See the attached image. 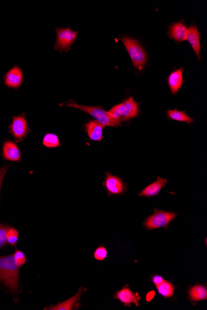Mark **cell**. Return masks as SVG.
Listing matches in <instances>:
<instances>
[{
  "label": "cell",
  "mask_w": 207,
  "mask_h": 310,
  "mask_svg": "<svg viewBox=\"0 0 207 310\" xmlns=\"http://www.w3.org/2000/svg\"><path fill=\"white\" fill-rule=\"evenodd\" d=\"M19 269L13 255L0 257V280L15 293L19 287Z\"/></svg>",
  "instance_id": "obj_1"
},
{
  "label": "cell",
  "mask_w": 207,
  "mask_h": 310,
  "mask_svg": "<svg viewBox=\"0 0 207 310\" xmlns=\"http://www.w3.org/2000/svg\"><path fill=\"white\" fill-rule=\"evenodd\" d=\"M64 105L68 106L70 107L79 109V110L85 111L88 113L92 117L96 119V121L101 124L104 127H121V122L117 121L112 118L108 111L104 110L100 107H89V106H85L77 104L74 102H68V103H64Z\"/></svg>",
  "instance_id": "obj_2"
},
{
  "label": "cell",
  "mask_w": 207,
  "mask_h": 310,
  "mask_svg": "<svg viewBox=\"0 0 207 310\" xmlns=\"http://www.w3.org/2000/svg\"><path fill=\"white\" fill-rule=\"evenodd\" d=\"M112 118L120 122L127 121L139 115L138 103L130 97L119 104L115 105L108 111Z\"/></svg>",
  "instance_id": "obj_3"
},
{
  "label": "cell",
  "mask_w": 207,
  "mask_h": 310,
  "mask_svg": "<svg viewBox=\"0 0 207 310\" xmlns=\"http://www.w3.org/2000/svg\"><path fill=\"white\" fill-rule=\"evenodd\" d=\"M121 39L133 66L139 70H142L146 65L147 55L141 44L135 39L130 37H123Z\"/></svg>",
  "instance_id": "obj_4"
},
{
  "label": "cell",
  "mask_w": 207,
  "mask_h": 310,
  "mask_svg": "<svg viewBox=\"0 0 207 310\" xmlns=\"http://www.w3.org/2000/svg\"><path fill=\"white\" fill-rule=\"evenodd\" d=\"M176 214L172 212L155 210V213L147 218L144 223L145 227L152 230L161 227H166L175 219Z\"/></svg>",
  "instance_id": "obj_5"
},
{
  "label": "cell",
  "mask_w": 207,
  "mask_h": 310,
  "mask_svg": "<svg viewBox=\"0 0 207 310\" xmlns=\"http://www.w3.org/2000/svg\"><path fill=\"white\" fill-rule=\"evenodd\" d=\"M78 34V31H74L71 28H57L55 49L60 50H68L76 40Z\"/></svg>",
  "instance_id": "obj_6"
},
{
  "label": "cell",
  "mask_w": 207,
  "mask_h": 310,
  "mask_svg": "<svg viewBox=\"0 0 207 310\" xmlns=\"http://www.w3.org/2000/svg\"><path fill=\"white\" fill-rule=\"evenodd\" d=\"M104 186L108 192L109 196L111 195H118L122 194L125 190V185L124 181L117 176H114L107 173L106 174Z\"/></svg>",
  "instance_id": "obj_7"
},
{
  "label": "cell",
  "mask_w": 207,
  "mask_h": 310,
  "mask_svg": "<svg viewBox=\"0 0 207 310\" xmlns=\"http://www.w3.org/2000/svg\"><path fill=\"white\" fill-rule=\"evenodd\" d=\"M10 132L18 140H22L27 132V121L23 116L13 117L10 126Z\"/></svg>",
  "instance_id": "obj_8"
},
{
  "label": "cell",
  "mask_w": 207,
  "mask_h": 310,
  "mask_svg": "<svg viewBox=\"0 0 207 310\" xmlns=\"http://www.w3.org/2000/svg\"><path fill=\"white\" fill-rule=\"evenodd\" d=\"M114 298L118 299L125 305L131 306V303L139 305V301L141 299L139 293H133L127 287H124L122 290L117 292L114 295Z\"/></svg>",
  "instance_id": "obj_9"
},
{
  "label": "cell",
  "mask_w": 207,
  "mask_h": 310,
  "mask_svg": "<svg viewBox=\"0 0 207 310\" xmlns=\"http://www.w3.org/2000/svg\"><path fill=\"white\" fill-rule=\"evenodd\" d=\"M23 82V74L20 68L15 66L10 69L5 76V84L10 88H18Z\"/></svg>",
  "instance_id": "obj_10"
},
{
  "label": "cell",
  "mask_w": 207,
  "mask_h": 310,
  "mask_svg": "<svg viewBox=\"0 0 207 310\" xmlns=\"http://www.w3.org/2000/svg\"><path fill=\"white\" fill-rule=\"evenodd\" d=\"M187 29L183 21L174 22L169 27L168 35L170 38L178 43L186 41Z\"/></svg>",
  "instance_id": "obj_11"
},
{
  "label": "cell",
  "mask_w": 207,
  "mask_h": 310,
  "mask_svg": "<svg viewBox=\"0 0 207 310\" xmlns=\"http://www.w3.org/2000/svg\"><path fill=\"white\" fill-rule=\"evenodd\" d=\"M186 40L191 45L193 50L196 54L198 60H200V33L198 32L197 26L191 25L187 29V35Z\"/></svg>",
  "instance_id": "obj_12"
},
{
  "label": "cell",
  "mask_w": 207,
  "mask_h": 310,
  "mask_svg": "<svg viewBox=\"0 0 207 310\" xmlns=\"http://www.w3.org/2000/svg\"><path fill=\"white\" fill-rule=\"evenodd\" d=\"M184 68H181L173 71L169 74L167 83L172 94L176 95L183 83Z\"/></svg>",
  "instance_id": "obj_13"
},
{
  "label": "cell",
  "mask_w": 207,
  "mask_h": 310,
  "mask_svg": "<svg viewBox=\"0 0 207 310\" xmlns=\"http://www.w3.org/2000/svg\"><path fill=\"white\" fill-rule=\"evenodd\" d=\"M167 181L166 179L161 177H158L157 180L150 184L140 193V196L145 197H153L157 196L161 189L166 186Z\"/></svg>",
  "instance_id": "obj_14"
},
{
  "label": "cell",
  "mask_w": 207,
  "mask_h": 310,
  "mask_svg": "<svg viewBox=\"0 0 207 310\" xmlns=\"http://www.w3.org/2000/svg\"><path fill=\"white\" fill-rule=\"evenodd\" d=\"M103 126L96 120L88 123L86 125V131L87 132L89 139L92 141H101L103 138Z\"/></svg>",
  "instance_id": "obj_15"
},
{
  "label": "cell",
  "mask_w": 207,
  "mask_h": 310,
  "mask_svg": "<svg viewBox=\"0 0 207 310\" xmlns=\"http://www.w3.org/2000/svg\"><path fill=\"white\" fill-rule=\"evenodd\" d=\"M3 153L7 160L19 161L21 159V152L17 145L12 141H8L5 142Z\"/></svg>",
  "instance_id": "obj_16"
},
{
  "label": "cell",
  "mask_w": 207,
  "mask_h": 310,
  "mask_svg": "<svg viewBox=\"0 0 207 310\" xmlns=\"http://www.w3.org/2000/svg\"><path fill=\"white\" fill-rule=\"evenodd\" d=\"M86 291V289L81 288L77 293V294L74 296V297L70 298V299L64 301L63 303H58V305L56 306H52L49 307V309L52 310H72L74 308V306L75 303L77 302L78 300H80L81 295L83 292Z\"/></svg>",
  "instance_id": "obj_17"
},
{
  "label": "cell",
  "mask_w": 207,
  "mask_h": 310,
  "mask_svg": "<svg viewBox=\"0 0 207 310\" xmlns=\"http://www.w3.org/2000/svg\"><path fill=\"white\" fill-rule=\"evenodd\" d=\"M189 297L194 301L206 300L207 290L205 286L198 284L191 287L189 292Z\"/></svg>",
  "instance_id": "obj_18"
},
{
  "label": "cell",
  "mask_w": 207,
  "mask_h": 310,
  "mask_svg": "<svg viewBox=\"0 0 207 310\" xmlns=\"http://www.w3.org/2000/svg\"><path fill=\"white\" fill-rule=\"evenodd\" d=\"M167 114L168 119L175 121L186 122L187 124H191L194 122V119L187 115L185 111L169 110L167 111Z\"/></svg>",
  "instance_id": "obj_19"
},
{
  "label": "cell",
  "mask_w": 207,
  "mask_h": 310,
  "mask_svg": "<svg viewBox=\"0 0 207 310\" xmlns=\"http://www.w3.org/2000/svg\"><path fill=\"white\" fill-rule=\"evenodd\" d=\"M159 294L164 298L172 297L175 292V287L169 282L164 280L160 284L156 286Z\"/></svg>",
  "instance_id": "obj_20"
},
{
  "label": "cell",
  "mask_w": 207,
  "mask_h": 310,
  "mask_svg": "<svg viewBox=\"0 0 207 310\" xmlns=\"http://www.w3.org/2000/svg\"><path fill=\"white\" fill-rule=\"evenodd\" d=\"M43 144L45 146L55 148L60 146V141L57 135L54 134H47L43 139Z\"/></svg>",
  "instance_id": "obj_21"
},
{
  "label": "cell",
  "mask_w": 207,
  "mask_h": 310,
  "mask_svg": "<svg viewBox=\"0 0 207 310\" xmlns=\"http://www.w3.org/2000/svg\"><path fill=\"white\" fill-rule=\"evenodd\" d=\"M19 237L18 231L15 228H8L7 237L8 243L12 246H15L18 242Z\"/></svg>",
  "instance_id": "obj_22"
},
{
  "label": "cell",
  "mask_w": 207,
  "mask_h": 310,
  "mask_svg": "<svg viewBox=\"0 0 207 310\" xmlns=\"http://www.w3.org/2000/svg\"><path fill=\"white\" fill-rule=\"evenodd\" d=\"M14 259H15V263L17 266L20 267L23 266L24 264H26V258L24 254L22 251L17 250L13 255Z\"/></svg>",
  "instance_id": "obj_23"
},
{
  "label": "cell",
  "mask_w": 207,
  "mask_h": 310,
  "mask_svg": "<svg viewBox=\"0 0 207 310\" xmlns=\"http://www.w3.org/2000/svg\"><path fill=\"white\" fill-rule=\"evenodd\" d=\"M8 228L4 225H0V248L5 247L8 244L7 237Z\"/></svg>",
  "instance_id": "obj_24"
},
{
  "label": "cell",
  "mask_w": 207,
  "mask_h": 310,
  "mask_svg": "<svg viewBox=\"0 0 207 310\" xmlns=\"http://www.w3.org/2000/svg\"><path fill=\"white\" fill-rule=\"evenodd\" d=\"M108 256V251L104 247L97 248L94 251V256L95 259L98 261H102L106 258Z\"/></svg>",
  "instance_id": "obj_25"
},
{
  "label": "cell",
  "mask_w": 207,
  "mask_h": 310,
  "mask_svg": "<svg viewBox=\"0 0 207 310\" xmlns=\"http://www.w3.org/2000/svg\"><path fill=\"white\" fill-rule=\"evenodd\" d=\"M8 169V166H6L3 168L0 169V192H1V187L3 183V180H4V178L6 173H7Z\"/></svg>",
  "instance_id": "obj_26"
},
{
  "label": "cell",
  "mask_w": 207,
  "mask_h": 310,
  "mask_svg": "<svg viewBox=\"0 0 207 310\" xmlns=\"http://www.w3.org/2000/svg\"><path fill=\"white\" fill-rule=\"evenodd\" d=\"M164 280V279H163V278L157 275L154 276L152 279L153 283L156 286H157L158 285L160 284L162 282H163Z\"/></svg>",
  "instance_id": "obj_27"
},
{
  "label": "cell",
  "mask_w": 207,
  "mask_h": 310,
  "mask_svg": "<svg viewBox=\"0 0 207 310\" xmlns=\"http://www.w3.org/2000/svg\"><path fill=\"white\" fill-rule=\"evenodd\" d=\"M154 297H155V292L152 291L150 293H148V294L147 295V301H150L153 299V298Z\"/></svg>",
  "instance_id": "obj_28"
}]
</instances>
